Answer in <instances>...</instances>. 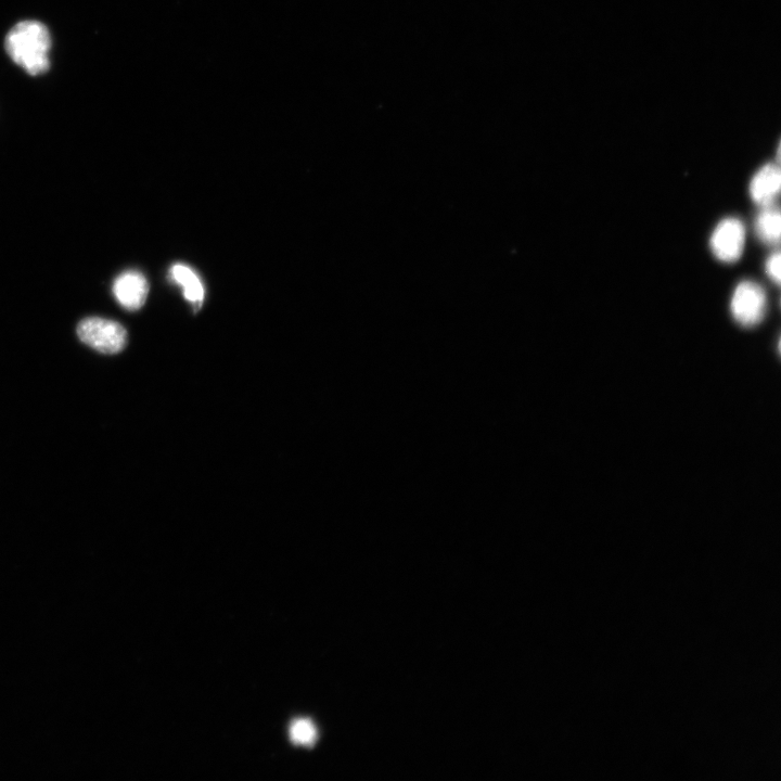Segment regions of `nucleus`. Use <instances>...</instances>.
Returning <instances> with one entry per match:
<instances>
[{
  "label": "nucleus",
  "instance_id": "obj_1",
  "mask_svg": "<svg viewBox=\"0 0 781 781\" xmlns=\"http://www.w3.org/2000/svg\"><path fill=\"white\" fill-rule=\"evenodd\" d=\"M5 46L11 60L30 75H42L49 70L51 37L43 23L19 22L8 33Z\"/></svg>",
  "mask_w": 781,
  "mask_h": 781
},
{
  "label": "nucleus",
  "instance_id": "obj_2",
  "mask_svg": "<svg viewBox=\"0 0 781 781\" xmlns=\"http://www.w3.org/2000/svg\"><path fill=\"white\" fill-rule=\"evenodd\" d=\"M78 336L88 347L104 354H118L127 343V331L113 320L88 317L78 326Z\"/></svg>",
  "mask_w": 781,
  "mask_h": 781
},
{
  "label": "nucleus",
  "instance_id": "obj_3",
  "mask_svg": "<svg viewBox=\"0 0 781 781\" xmlns=\"http://www.w3.org/2000/svg\"><path fill=\"white\" fill-rule=\"evenodd\" d=\"M767 299L763 288L753 281H742L732 297L731 312L742 326L757 325L766 313Z\"/></svg>",
  "mask_w": 781,
  "mask_h": 781
},
{
  "label": "nucleus",
  "instance_id": "obj_4",
  "mask_svg": "<svg viewBox=\"0 0 781 781\" xmlns=\"http://www.w3.org/2000/svg\"><path fill=\"white\" fill-rule=\"evenodd\" d=\"M710 243L713 254L720 261L726 263L738 261L745 250V225L734 217L723 220L715 227Z\"/></svg>",
  "mask_w": 781,
  "mask_h": 781
},
{
  "label": "nucleus",
  "instance_id": "obj_5",
  "mask_svg": "<svg viewBox=\"0 0 781 781\" xmlns=\"http://www.w3.org/2000/svg\"><path fill=\"white\" fill-rule=\"evenodd\" d=\"M149 284L146 277L136 271H128L115 279L113 294L115 299L127 311L142 309L147 301Z\"/></svg>",
  "mask_w": 781,
  "mask_h": 781
},
{
  "label": "nucleus",
  "instance_id": "obj_6",
  "mask_svg": "<svg viewBox=\"0 0 781 781\" xmlns=\"http://www.w3.org/2000/svg\"><path fill=\"white\" fill-rule=\"evenodd\" d=\"M781 187V173L776 164H766L755 174L749 191L752 200L762 207H770L777 199Z\"/></svg>",
  "mask_w": 781,
  "mask_h": 781
},
{
  "label": "nucleus",
  "instance_id": "obj_7",
  "mask_svg": "<svg viewBox=\"0 0 781 781\" xmlns=\"http://www.w3.org/2000/svg\"><path fill=\"white\" fill-rule=\"evenodd\" d=\"M175 283L184 289V297L197 310L201 309L204 300V288L199 276L184 264H175L171 270Z\"/></svg>",
  "mask_w": 781,
  "mask_h": 781
},
{
  "label": "nucleus",
  "instance_id": "obj_8",
  "mask_svg": "<svg viewBox=\"0 0 781 781\" xmlns=\"http://www.w3.org/2000/svg\"><path fill=\"white\" fill-rule=\"evenodd\" d=\"M755 233L766 245H778L781 235V215L778 209L765 207L755 221Z\"/></svg>",
  "mask_w": 781,
  "mask_h": 781
},
{
  "label": "nucleus",
  "instance_id": "obj_9",
  "mask_svg": "<svg viewBox=\"0 0 781 781\" xmlns=\"http://www.w3.org/2000/svg\"><path fill=\"white\" fill-rule=\"evenodd\" d=\"M291 738L297 745L312 746L317 738L316 728L310 721H297L291 727Z\"/></svg>",
  "mask_w": 781,
  "mask_h": 781
},
{
  "label": "nucleus",
  "instance_id": "obj_10",
  "mask_svg": "<svg viewBox=\"0 0 781 781\" xmlns=\"http://www.w3.org/2000/svg\"><path fill=\"white\" fill-rule=\"evenodd\" d=\"M780 262H781V256L780 252L773 253L770 258L767 259L765 264V271L768 277H770L774 283L779 286L780 285Z\"/></svg>",
  "mask_w": 781,
  "mask_h": 781
}]
</instances>
